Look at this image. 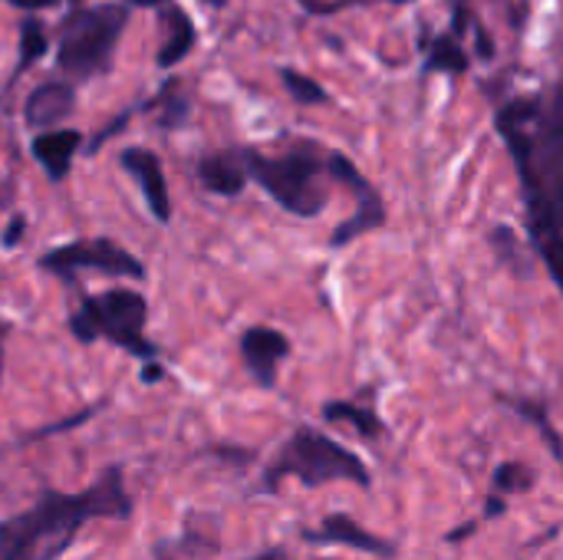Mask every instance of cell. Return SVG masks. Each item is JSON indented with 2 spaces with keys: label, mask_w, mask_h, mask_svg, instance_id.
Returning a JSON list of instances; mask_svg holds the SVG:
<instances>
[{
  "label": "cell",
  "mask_w": 563,
  "mask_h": 560,
  "mask_svg": "<svg viewBox=\"0 0 563 560\" xmlns=\"http://www.w3.org/2000/svg\"><path fill=\"white\" fill-rule=\"evenodd\" d=\"M125 23L129 3H96L69 13L56 36L59 73H66L73 83H86L109 73Z\"/></svg>",
  "instance_id": "3957f363"
},
{
  "label": "cell",
  "mask_w": 563,
  "mask_h": 560,
  "mask_svg": "<svg viewBox=\"0 0 563 560\" xmlns=\"http://www.w3.org/2000/svg\"><path fill=\"white\" fill-rule=\"evenodd\" d=\"M122 3H132V7H162L168 0H122Z\"/></svg>",
  "instance_id": "83f0119b"
},
{
  "label": "cell",
  "mask_w": 563,
  "mask_h": 560,
  "mask_svg": "<svg viewBox=\"0 0 563 560\" xmlns=\"http://www.w3.org/2000/svg\"><path fill=\"white\" fill-rule=\"evenodd\" d=\"M327 175L343 182L356 195V215L333 231V238H330L333 248H346L356 238H363V234H369V231L386 224V205H383L379 191L369 185V178L356 168V162H350L343 152H330L327 155Z\"/></svg>",
  "instance_id": "ba28073f"
},
{
  "label": "cell",
  "mask_w": 563,
  "mask_h": 560,
  "mask_svg": "<svg viewBox=\"0 0 563 560\" xmlns=\"http://www.w3.org/2000/svg\"><path fill=\"white\" fill-rule=\"evenodd\" d=\"M218 551V545L201 535V531H185L178 538H168V541H155L152 548V558L155 560H205Z\"/></svg>",
  "instance_id": "e0dca14e"
},
{
  "label": "cell",
  "mask_w": 563,
  "mask_h": 560,
  "mask_svg": "<svg viewBox=\"0 0 563 560\" xmlns=\"http://www.w3.org/2000/svg\"><path fill=\"white\" fill-rule=\"evenodd\" d=\"M119 165L139 182L142 198H145L152 218H155L158 224H168V221H172V195H168V182H165L162 158H158L152 149L132 145V149H122V152H119Z\"/></svg>",
  "instance_id": "9c48e42d"
},
{
  "label": "cell",
  "mask_w": 563,
  "mask_h": 560,
  "mask_svg": "<svg viewBox=\"0 0 563 560\" xmlns=\"http://www.w3.org/2000/svg\"><path fill=\"white\" fill-rule=\"evenodd\" d=\"M158 20L165 26V40L158 43L155 63H158V69H172V66H178L195 50L198 30H195V20L185 13V7H178L172 0L158 7Z\"/></svg>",
  "instance_id": "9a60e30c"
},
{
  "label": "cell",
  "mask_w": 563,
  "mask_h": 560,
  "mask_svg": "<svg viewBox=\"0 0 563 560\" xmlns=\"http://www.w3.org/2000/svg\"><path fill=\"white\" fill-rule=\"evenodd\" d=\"M280 79H284V89L290 92V99L300 102V106H323V102H330V92L317 79H310V76H303L297 69H280Z\"/></svg>",
  "instance_id": "7402d4cb"
},
{
  "label": "cell",
  "mask_w": 563,
  "mask_h": 560,
  "mask_svg": "<svg viewBox=\"0 0 563 560\" xmlns=\"http://www.w3.org/2000/svg\"><path fill=\"white\" fill-rule=\"evenodd\" d=\"M79 149H82V135L76 129H43L30 142V152L49 182H63L73 172V158Z\"/></svg>",
  "instance_id": "5bb4252c"
},
{
  "label": "cell",
  "mask_w": 563,
  "mask_h": 560,
  "mask_svg": "<svg viewBox=\"0 0 563 560\" xmlns=\"http://www.w3.org/2000/svg\"><path fill=\"white\" fill-rule=\"evenodd\" d=\"M303 541L310 545H343L373 558H396V545L386 538H376L373 531H366L363 525H356V518L350 515H327L323 525L317 531H303Z\"/></svg>",
  "instance_id": "7c38bea8"
},
{
  "label": "cell",
  "mask_w": 563,
  "mask_h": 560,
  "mask_svg": "<svg viewBox=\"0 0 563 560\" xmlns=\"http://www.w3.org/2000/svg\"><path fill=\"white\" fill-rule=\"evenodd\" d=\"M393 3H412V0H393Z\"/></svg>",
  "instance_id": "f546056e"
},
{
  "label": "cell",
  "mask_w": 563,
  "mask_h": 560,
  "mask_svg": "<svg viewBox=\"0 0 563 560\" xmlns=\"http://www.w3.org/2000/svg\"><path fill=\"white\" fill-rule=\"evenodd\" d=\"M284 479H297L307 488H320L330 482H353L360 488H369V472L363 459L310 426H300L271 462L264 475L267 492H274Z\"/></svg>",
  "instance_id": "277c9868"
},
{
  "label": "cell",
  "mask_w": 563,
  "mask_h": 560,
  "mask_svg": "<svg viewBox=\"0 0 563 560\" xmlns=\"http://www.w3.org/2000/svg\"><path fill=\"white\" fill-rule=\"evenodd\" d=\"M198 182H201L205 191L221 195V198L241 195L244 185L251 182L244 149H221V152L201 155V162H198Z\"/></svg>",
  "instance_id": "4fadbf2b"
},
{
  "label": "cell",
  "mask_w": 563,
  "mask_h": 560,
  "mask_svg": "<svg viewBox=\"0 0 563 560\" xmlns=\"http://www.w3.org/2000/svg\"><path fill=\"white\" fill-rule=\"evenodd\" d=\"M148 106H158V125L162 129H178L188 119V96L181 89V79H168Z\"/></svg>",
  "instance_id": "d6986e66"
},
{
  "label": "cell",
  "mask_w": 563,
  "mask_h": 560,
  "mask_svg": "<svg viewBox=\"0 0 563 560\" xmlns=\"http://www.w3.org/2000/svg\"><path fill=\"white\" fill-rule=\"evenodd\" d=\"M515 158L531 248L563 294V79L548 96H518L495 112Z\"/></svg>",
  "instance_id": "6da1fadb"
},
{
  "label": "cell",
  "mask_w": 563,
  "mask_h": 560,
  "mask_svg": "<svg viewBox=\"0 0 563 560\" xmlns=\"http://www.w3.org/2000/svg\"><path fill=\"white\" fill-rule=\"evenodd\" d=\"M531 485V472L521 462H505L495 472V488L498 492H525Z\"/></svg>",
  "instance_id": "603a6c76"
},
{
  "label": "cell",
  "mask_w": 563,
  "mask_h": 560,
  "mask_svg": "<svg viewBox=\"0 0 563 560\" xmlns=\"http://www.w3.org/2000/svg\"><path fill=\"white\" fill-rule=\"evenodd\" d=\"M142 380H145V383H155V380H162V366H158V370H155V366H148V370L142 373Z\"/></svg>",
  "instance_id": "4316f807"
},
{
  "label": "cell",
  "mask_w": 563,
  "mask_h": 560,
  "mask_svg": "<svg viewBox=\"0 0 563 560\" xmlns=\"http://www.w3.org/2000/svg\"><path fill=\"white\" fill-rule=\"evenodd\" d=\"M145 320H148L145 297L129 287H112L106 294L82 297L79 310L69 317V333L79 343L109 340L139 360H155L158 347L145 337Z\"/></svg>",
  "instance_id": "8992f818"
},
{
  "label": "cell",
  "mask_w": 563,
  "mask_h": 560,
  "mask_svg": "<svg viewBox=\"0 0 563 560\" xmlns=\"http://www.w3.org/2000/svg\"><path fill=\"white\" fill-rule=\"evenodd\" d=\"M488 244H492V251L498 254V261L501 264H508L511 271H518L521 277H528L531 271V264H528V257H525V241H518V234L511 231V228H505V224H498L492 234H488Z\"/></svg>",
  "instance_id": "ffe728a7"
},
{
  "label": "cell",
  "mask_w": 563,
  "mask_h": 560,
  "mask_svg": "<svg viewBox=\"0 0 563 560\" xmlns=\"http://www.w3.org/2000/svg\"><path fill=\"white\" fill-rule=\"evenodd\" d=\"M40 267L63 277V281H76L79 274H106V277H132V281H145V264L129 254L125 248H119L109 238H82V241H69L59 244L53 251H46L40 257Z\"/></svg>",
  "instance_id": "52a82bcc"
},
{
  "label": "cell",
  "mask_w": 563,
  "mask_h": 560,
  "mask_svg": "<svg viewBox=\"0 0 563 560\" xmlns=\"http://www.w3.org/2000/svg\"><path fill=\"white\" fill-rule=\"evenodd\" d=\"M241 360L257 386L271 389L277 383V366L290 356V340L274 327H251L241 337Z\"/></svg>",
  "instance_id": "30bf717a"
},
{
  "label": "cell",
  "mask_w": 563,
  "mask_h": 560,
  "mask_svg": "<svg viewBox=\"0 0 563 560\" xmlns=\"http://www.w3.org/2000/svg\"><path fill=\"white\" fill-rule=\"evenodd\" d=\"M132 515L122 469H106L82 492H43L40 502L7 521H0V560H59L76 535L96 521H122Z\"/></svg>",
  "instance_id": "7a4b0ae2"
},
{
  "label": "cell",
  "mask_w": 563,
  "mask_h": 560,
  "mask_svg": "<svg viewBox=\"0 0 563 560\" xmlns=\"http://www.w3.org/2000/svg\"><path fill=\"white\" fill-rule=\"evenodd\" d=\"M201 3H208V7H214V10H221V7H228V0H201Z\"/></svg>",
  "instance_id": "f1b7e54d"
},
{
  "label": "cell",
  "mask_w": 563,
  "mask_h": 560,
  "mask_svg": "<svg viewBox=\"0 0 563 560\" xmlns=\"http://www.w3.org/2000/svg\"><path fill=\"white\" fill-rule=\"evenodd\" d=\"M7 3L20 10H46V7H56L59 0H7Z\"/></svg>",
  "instance_id": "d4e9b609"
},
{
  "label": "cell",
  "mask_w": 563,
  "mask_h": 560,
  "mask_svg": "<svg viewBox=\"0 0 563 560\" xmlns=\"http://www.w3.org/2000/svg\"><path fill=\"white\" fill-rule=\"evenodd\" d=\"M426 69L429 73H465L468 69V53L459 40V33H439L429 43V56H426Z\"/></svg>",
  "instance_id": "2e32d148"
},
{
  "label": "cell",
  "mask_w": 563,
  "mask_h": 560,
  "mask_svg": "<svg viewBox=\"0 0 563 560\" xmlns=\"http://www.w3.org/2000/svg\"><path fill=\"white\" fill-rule=\"evenodd\" d=\"M23 231H26V218H23V215H13V218L7 221L3 234H0V244H3V248H16L20 238H23Z\"/></svg>",
  "instance_id": "cb8c5ba5"
},
{
  "label": "cell",
  "mask_w": 563,
  "mask_h": 560,
  "mask_svg": "<svg viewBox=\"0 0 563 560\" xmlns=\"http://www.w3.org/2000/svg\"><path fill=\"white\" fill-rule=\"evenodd\" d=\"M46 33H43V26H40V20H33V17H26L23 23H20V63H16V73H13V79L10 83H16V76L26 69V66H33L43 53H46Z\"/></svg>",
  "instance_id": "44dd1931"
},
{
  "label": "cell",
  "mask_w": 563,
  "mask_h": 560,
  "mask_svg": "<svg viewBox=\"0 0 563 560\" xmlns=\"http://www.w3.org/2000/svg\"><path fill=\"white\" fill-rule=\"evenodd\" d=\"M251 560H290V554L284 548H271V551H264V554H257V558Z\"/></svg>",
  "instance_id": "484cf974"
},
{
  "label": "cell",
  "mask_w": 563,
  "mask_h": 560,
  "mask_svg": "<svg viewBox=\"0 0 563 560\" xmlns=\"http://www.w3.org/2000/svg\"><path fill=\"white\" fill-rule=\"evenodd\" d=\"M76 109V86L66 83V79H46L40 83L26 102H23V122L26 129L33 132H43V129H56L59 122H66Z\"/></svg>",
  "instance_id": "8fae6325"
},
{
  "label": "cell",
  "mask_w": 563,
  "mask_h": 560,
  "mask_svg": "<svg viewBox=\"0 0 563 560\" xmlns=\"http://www.w3.org/2000/svg\"><path fill=\"white\" fill-rule=\"evenodd\" d=\"M323 419L327 422H346L353 426L363 439H376L383 436V419L373 409H363L356 403H327L323 406Z\"/></svg>",
  "instance_id": "ac0fdd59"
},
{
  "label": "cell",
  "mask_w": 563,
  "mask_h": 560,
  "mask_svg": "<svg viewBox=\"0 0 563 560\" xmlns=\"http://www.w3.org/2000/svg\"><path fill=\"white\" fill-rule=\"evenodd\" d=\"M247 175L290 215L297 218H317L330 195L323 188L327 158H320L310 145L290 149L287 155H261L254 149H244Z\"/></svg>",
  "instance_id": "5b68a950"
}]
</instances>
